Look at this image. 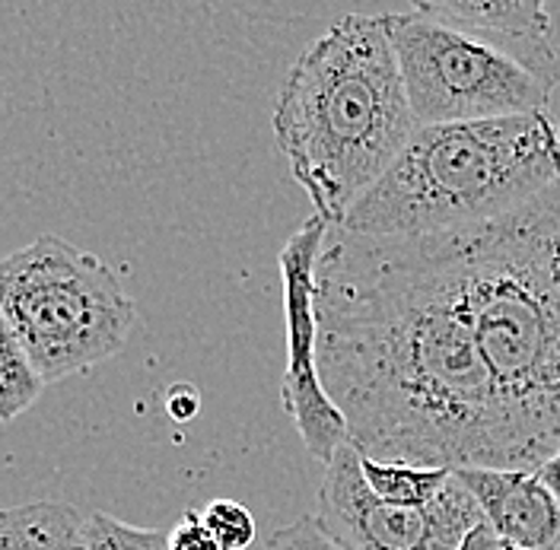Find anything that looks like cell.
Here are the masks:
<instances>
[{
  "mask_svg": "<svg viewBox=\"0 0 560 550\" xmlns=\"http://www.w3.org/2000/svg\"><path fill=\"white\" fill-rule=\"evenodd\" d=\"M201 518L223 550H245L255 545V516L236 500H210Z\"/></svg>",
  "mask_w": 560,
  "mask_h": 550,
  "instance_id": "obj_15",
  "label": "cell"
},
{
  "mask_svg": "<svg viewBox=\"0 0 560 550\" xmlns=\"http://www.w3.org/2000/svg\"><path fill=\"white\" fill-rule=\"evenodd\" d=\"M360 468L370 490L395 506H427L453 481V471L446 468H415V465H398V461H376L366 455H360Z\"/></svg>",
  "mask_w": 560,
  "mask_h": 550,
  "instance_id": "obj_12",
  "label": "cell"
},
{
  "mask_svg": "<svg viewBox=\"0 0 560 550\" xmlns=\"http://www.w3.org/2000/svg\"><path fill=\"white\" fill-rule=\"evenodd\" d=\"M446 242L520 468L538 471L560 452V182Z\"/></svg>",
  "mask_w": 560,
  "mask_h": 550,
  "instance_id": "obj_2",
  "label": "cell"
},
{
  "mask_svg": "<svg viewBox=\"0 0 560 550\" xmlns=\"http://www.w3.org/2000/svg\"><path fill=\"white\" fill-rule=\"evenodd\" d=\"M271 128L315 217L338 226L420 128L383 16L348 13L313 42L280 83Z\"/></svg>",
  "mask_w": 560,
  "mask_h": 550,
  "instance_id": "obj_3",
  "label": "cell"
},
{
  "mask_svg": "<svg viewBox=\"0 0 560 550\" xmlns=\"http://www.w3.org/2000/svg\"><path fill=\"white\" fill-rule=\"evenodd\" d=\"M265 550H345L328 538V531L318 525V518L306 516L287 528H278Z\"/></svg>",
  "mask_w": 560,
  "mask_h": 550,
  "instance_id": "obj_16",
  "label": "cell"
},
{
  "mask_svg": "<svg viewBox=\"0 0 560 550\" xmlns=\"http://www.w3.org/2000/svg\"><path fill=\"white\" fill-rule=\"evenodd\" d=\"M555 182L560 131L551 112L423 125L335 230L376 239L468 230L523 207Z\"/></svg>",
  "mask_w": 560,
  "mask_h": 550,
  "instance_id": "obj_4",
  "label": "cell"
},
{
  "mask_svg": "<svg viewBox=\"0 0 560 550\" xmlns=\"http://www.w3.org/2000/svg\"><path fill=\"white\" fill-rule=\"evenodd\" d=\"M458 550H523V548L510 545L503 535H497V531L490 528L488 522H481L478 528H471V531H468V538L462 541V548Z\"/></svg>",
  "mask_w": 560,
  "mask_h": 550,
  "instance_id": "obj_19",
  "label": "cell"
},
{
  "mask_svg": "<svg viewBox=\"0 0 560 550\" xmlns=\"http://www.w3.org/2000/svg\"><path fill=\"white\" fill-rule=\"evenodd\" d=\"M0 325L55 385L125 350L138 306L103 258L45 233L0 265Z\"/></svg>",
  "mask_w": 560,
  "mask_h": 550,
  "instance_id": "obj_5",
  "label": "cell"
},
{
  "mask_svg": "<svg viewBox=\"0 0 560 550\" xmlns=\"http://www.w3.org/2000/svg\"><path fill=\"white\" fill-rule=\"evenodd\" d=\"M453 478L481 506L485 522L523 550L560 548V500L523 468H458Z\"/></svg>",
  "mask_w": 560,
  "mask_h": 550,
  "instance_id": "obj_10",
  "label": "cell"
},
{
  "mask_svg": "<svg viewBox=\"0 0 560 550\" xmlns=\"http://www.w3.org/2000/svg\"><path fill=\"white\" fill-rule=\"evenodd\" d=\"M538 478L548 483V490L560 500V452L558 455H551V458L538 468Z\"/></svg>",
  "mask_w": 560,
  "mask_h": 550,
  "instance_id": "obj_20",
  "label": "cell"
},
{
  "mask_svg": "<svg viewBox=\"0 0 560 550\" xmlns=\"http://www.w3.org/2000/svg\"><path fill=\"white\" fill-rule=\"evenodd\" d=\"M83 550H170V531L140 528L105 513H90L83 528Z\"/></svg>",
  "mask_w": 560,
  "mask_h": 550,
  "instance_id": "obj_14",
  "label": "cell"
},
{
  "mask_svg": "<svg viewBox=\"0 0 560 550\" xmlns=\"http://www.w3.org/2000/svg\"><path fill=\"white\" fill-rule=\"evenodd\" d=\"M328 236H331V223L313 213L283 242L278 255L280 277H283V312H287V370L280 378V398H283V411L296 423V433L306 452L325 468L331 465L335 452L350 443L348 420L325 391V382L318 373L315 286H318V261Z\"/></svg>",
  "mask_w": 560,
  "mask_h": 550,
  "instance_id": "obj_8",
  "label": "cell"
},
{
  "mask_svg": "<svg viewBox=\"0 0 560 550\" xmlns=\"http://www.w3.org/2000/svg\"><path fill=\"white\" fill-rule=\"evenodd\" d=\"M86 513L58 500L3 510L0 550H83Z\"/></svg>",
  "mask_w": 560,
  "mask_h": 550,
  "instance_id": "obj_11",
  "label": "cell"
},
{
  "mask_svg": "<svg viewBox=\"0 0 560 550\" xmlns=\"http://www.w3.org/2000/svg\"><path fill=\"white\" fill-rule=\"evenodd\" d=\"M45 378L26 356V350L16 344V338L0 325V420H13L26 413L45 391Z\"/></svg>",
  "mask_w": 560,
  "mask_h": 550,
  "instance_id": "obj_13",
  "label": "cell"
},
{
  "mask_svg": "<svg viewBox=\"0 0 560 550\" xmlns=\"http://www.w3.org/2000/svg\"><path fill=\"white\" fill-rule=\"evenodd\" d=\"M170 550H223L220 541L213 538L205 525V518L198 510H188L182 522H175V528L170 531Z\"/></svg>",
  "mask_w": 560,
  "mask_h": 550,
  "instance_id": "obj_17",
  "label": "cell"
},
{
  "mask_svg": "<svg viewBox=\"0 0 560 550\" xmlns=\"http://www.w3.org/2000/svg\"><path fill=\"white\" fill-rule=\"evenodd\" d=\"M166 413L175 423H188L201 413V391L191 382H173L166 391Z\"/></svg>",
  "mask_w": 560,
  "mask_h": 550,
  "instance_id": "obj_18",
  "label": "cell"
},
{
  "mask_svg": "<svg viewBox=\"0 0 560 550\" xmlns=\"http://www.w3.org/2000/svg\"><path fill=\"white\" fill-rule=\"evenodd\" d=\"M411 10L497 48L551 90L560 83L555 20L541 0H418Z\"/></svg>",
  "mask_w": 560,
  "mask_h": 550,
  "instance_id": "obj_9",
  "label": "cell"
},
{
  "mask_svg": "<svg viewBox=\"0 0 560 550\" xmlns=\"http://www.w3.org/2000/svg\"><path fill=\"white\" fill-rule=\"evenodd\" d=\"M383 20L420 128L548 112L555 90L497 48L418 10Z\"/></svg>",
  "mask_w": 560,
  "mask_h": 550,
  "instance_id": "obj_6",
  "label": "cell"
},
{
  "mask_svg": "<svg viewBox=\"0 0 560 550\" xmlns=\"http://www.w3.org/2000/svg\"><path fill=\"white\" fill-rule=\"evenodd\" d=\"M318 373L350 446L415 468H520L446 233L376 239L331 226L315 286Z\"/></svg>",
  "mask_w": 560,
  "mask_h": 550,
  "instance_id": "obj_1",
  "label": "cell"
},
{
  "mask_svg": "<svg viewBox=\"0 0 560 550\" xmlns=\"http://www.w3.org/2000/svg\"><path fill=\"white\" fill-rule=\"evenodd\" d=\"M315 518L345 550H458L485 513L455 478L427 506L385 503L370 490L360 452L348 443L325 468Z\"/></svg>",
  "mask_w": 560,
  "mask_h": 550,
  "instance_id": "obj_7",
  "label": "cell"
}]
</instances>
